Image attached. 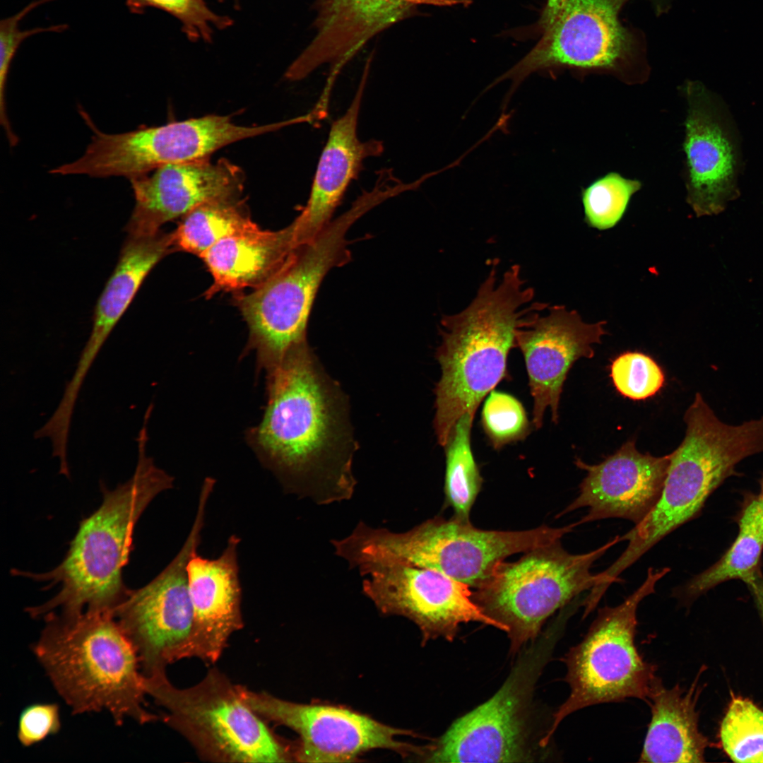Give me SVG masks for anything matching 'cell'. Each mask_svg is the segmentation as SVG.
Masks as SVG:
<instances>
[{
  "label": "cell",
  "mask_w": 763,
  "mask_h": 763,
  "mask_svg": "<svg viewBox=\"0 0 763 763\" xmlns=\"http://www.w3.org/2000/svg\"><path fill=\"white\" fill-rule=\"evenodd\" d=\"M268 402L247 434L262 463L285 491L319 504L350 499L353 440L341 391L307 341L266 370Z\"/></svg>",
  "instance_id": "obj_1"
},
{
  "label": "cell",
  "mask_w": 763,
  "mask_h": 763,
  "mask_svg": "<svg viewBox=\"0 0 763 763\" xmlns=\"http://www.w3.org/2000/svg\"><path fill=\"white\" fill-rule=\"evenodd\" d=\"M499 260L480 284L475 297L463 310L444 315L436 358L441 377L434 389V428L444 447L458 420L475 415L485 397L508 378L507 357L516 348L518 329L532 324L547 303L533 302L532 288H524L521 266H511L497 283Z\"/></svg>",
  "instance_id": "obj_2"
},
{
  "label": "cell",
  "mask_w": 763,
  "mask_h": 763,
  "mask_svg": "<svg viewBox=\"0 0 763 763\" xmlns=\"http://www.w3.org/2000/svg\"><path fill=\"white\" fill-rule=\"evenodd\" d=\"M147 429L140 430L138 461L132 476L114 490L102 483L100 506L79 525L62 562L45 573L23 572L59 591L45 603L28 608L33 617L57 615L73 617L113 610L129 589L122 580L135 525L150 502L173 486L174 479L146 453Z\"/></svg>",
  "instance_id": "obj_3"
},
{
  "label": "cell",
  "mask_w": 763,
  "mask_h": 763,
  "mask_svg": "<svg viewBox=\"0 0 763 763\" xmlns=\"http://www.w3.org/2000/svg\"><path fill=\"white\" fill-rule=\"evenodd\" d=\"M44 619L34 653L73 714L107 711L117 725L160 719L146 709L138 653L112 611Z\"/></svg>",
  "instance_id": "obj_4"
},
{
  "label": "cell",
  "mask_w": 763,
  "mask_h": 763,
  "mask_svg": "<svg viewBox=\"0 0 763 763\" xmlns=\"http://www.w3.org/2000/svg\"><path fill=\"white\" fill-rule=\"evenodd\" d=\"M687 428L670 460L661 495L647 516L620 536L628 541L606 569L610 581L669 533L695 518L706 499L728 478L740 475L737 465L763 453V417L738 425L722 422L697 393L684 415Z\"/></svg>",
  "instance_id": "obj_5"
},
{
  "label": "cell",
  "mask_w": 763,
  "mask_h": 763,
  "mask_svg": "<svg viewBox=\"0 0 763 763\" xmlns=\"http://www.w3.org/2000/svg\"><path fill=\"white\" fill-rule=\"evenodd\" d=\"M577 526H541L524 531L478 528L471 521L434 516L401 533L357 524L336 540V555L351 568L370 562H401L438 570L477 588L504 560L562 539Z\"/></svg>",
  "instance_id": "obj_6"
},
{
  "label": "cell",
  "mask_w": 763,
  "mask_h": 763,
  "mask_svg": "<svg viewBox=\"0 0 763 763\" xmlns=\"http://www.w3.org/2000/svg\"><path fill=\"white\" fill-rule=\"evenodd\" d=\"M619 13L606 0H547L537 22V43L483 93L509 80L504 111L522 82L536 72L569 69L642 83L650 73L644 34L624 24Z\"/></svg>",
  "instance_id": "obj_7"
},
{
  "label": "cell",
  "mask_w": 763,
  "mask_h": 763,
  "mask_svg": "<svg viewBox=\"0 0 763 763\" xmlns=\"http://www.w3.org/2000/svg\"><path fill=\"white\" fill-rule=\"evenodd\" d=\"M148 695L165 709V723L182 735L198 756L212 762H289L293 747L243 700L217 668L197 684L179 688L166 673L145 676Z\"/></svg>",
  "instance_id": "obj_8"
},
{
  "label": "cell",
  "mask_w": 763,
  "mask_h": 763,
  "mask_svg": "<svg viewBox=\"0 0 763 763\" xmlns=\"http://www.w3.org/2000/svg\"><path fill=\"white\" fill-rule=\"evenodd\" d=\"M670 571L649 568L641 586L620 604L598 610L583 639L563 659L570 693L554 714L540 746L548 744L563 719L581 709L629 698L648 702L658 676L656 666L643 658L635 644L637 611Z\"/></svg>",
  "instance_id": "obj_9"
},
{
  "label": "cell",
  "mask_w": 763,
  "mask_h": 763,
  "mask_svg": "<svg viewBox=\"0 0 763 763\" xmlns=\"http://www.w3.org/2000/svg\"><path fill=\"white\" fill-rule=\"evenodd\" d=\"M617 536L590 552L572 554L561 539L524 552L517 561L502 562L472 593L489 617L504 625L516 653L537 639L546 620L596 584L591 568L611 547Z\"/></svg>",
  "instance_id": "obj_10"
},
{
  "label": "cell",
  "mask_w": 763,
  "mask_h": 763,
  "mask_svg": "<svg viewBox=\"0 0 763 763\" xmlns=\"http://www.w3.org/2000/svg\"><path fill=\"white\" fill-rule=\"evenodd\" d=\"M549 640L548 634L532 644L492 697L457 718L439 738L422 748L420 756L424 761H534L529 740L528 709L536 682L548 657Z\"/></svg>",
  "instance_id": "obj_11"
},
{
  "label": "cell",
  "mask_w": 763,
  "mask_h": 763,
  "mask_svg": "<svg viewBox=\"0 0 763 763\" xmlns=\"http://www.w3.org/2000/svg\"><path fill=\"white\" fill-rule=\"evenodd\" d=\"M373 207L368 196H359L313 239L297 246L277 272L248 295V314L263 335L281 343L306 337L308 319L324 278L331 268L350 260L348 230Z\"/></svg>",
  "instance_id": "obj_12"
},
{
  "label": "cell",
  "mask_w": 763,
  "mask_h": 763,
  "mask_svg": "<svg viewBox=\"0 0 763 763\" xmlns=\"http://www.w3.org/2000/svg\"><path fill=\"white\" fill-rule=\"evenodd\" d=\"M293 124L296 118L247 126L233 123L227 116L210 114L120 134H107L95 127L85 163L94 177L130 179L167 164L209 158L225 146Z\"/></svg>",
  "instance_id": "obj_13"
},
{
  "label": "cell",
  "mask_w": 763,
  "mask_h": 763,
  "mask_svg": "<svg viewBox=\"0 0 763 763\" xmlns=\"http://www.w3.org/2000/svg\"><path fill=\"white\" fill-rule=\"evenodd\" d=\"M207 503L199 500L190 532L168 565L146 586L130 590L112 611L146 677L165 673L169 664L185 658L194 619L187 567L201 542Z\"/></svg>",
  "instance_id": "obj_14"
},
{
  "label": "cell",
  "mask_w": 763,
  "mask_h": 763,
  "mask_svg": "<svg viewBox=\"0 0 763 763\" xmlns=\"http://www.w3.org/2000/svg\"><path fill=\"white\" fill-rule=\"evenodd\" d=\"M357 569L363 577V593L382 613L415 622L423 643L438 637L452 641L459 626L470 622L507 632L475 603L468 585L438 570L390 562L366 563Z\"/></svg>",
  "instance_id": "obj_15"
},
{
  "label": "cell",
  "mask_w": 763,
  "mask_h": 763,
  "mask_svg": "<svg viewBox=\"0 0 763 763\" xmlns=\"http://www.w3.org/2000/svg\"><path fill=\"white\" fill-rule=\"evenodd\" d=\"M245 703L265 721L286 726L299 735L294 761L300 762H355L375 749L401 755L418 753L420 747L399 741L409 734L350 709L323 704H301L254 692L239 685Z\"/></svg>",
  "instance_id": "obj_16"
},
{
  "label": "cell",
  "mask_w": 763,
  "mask_h": 763,
  "mask_svg": "<svg viewBox=\"0 0 763 763\" xmlns=\"http://www.w3.org/2000/svg\"><path fill=\"white\" fill-rule=\"evenodd\" d=\"M681 90L687 201L698 217L716 215L740 196L738 138L724 103L702 83L686 81Z\"/></svg>",
  "instance_id": "obj_17"
},
{
  "label": "cell",
  "mask_w": 763,
  "mask_h": 763,
  "mask_svg": "<svg viewBox=\"0 0 763 763\" xmlns=\"http://www.w3.org/2000/svg\"><path fill=\"white\" fill-rule=\"evenodd\" d=\"M135 204L125 230L130 237L151 236L160 227L212 201L237 199L244 174L227 159L167 164L129 179Z\"/></svg>",
  "instance_id": "obj_18"
},
{
  "label": "cell",
  "mask_w": 763,
  "mask_h": 763,
  "mask_svg": "<svg viewBox=\"0 0 763 763\" xmlns=\"http://www.w3.org/2000/svg\"><path fill=\"white\" fill-rule=\"evenodd\" d=\"M548 314L536 318L531 325L518 329L516 345L521 351L533 399V425L540 429L549 407L552 420L557 423L562 387L573 364L579 358L594 355L592 345L601 343L606 333L602 321H583L576 310L564 305L548 306Z\"/></svg>",
  "instance_id": "obj_19"
},
{
  "label": "cell",
  "mask_w": 763,
  "mask_h": 763,
  "mask_svg": "<svg viewBox=\"0 0 763 763\" xmlns=\"http://www.w3.org/2000/svg\"><path fill=\"white\" fill-rule=\"evenodd\" d=\"M670 454L654 456L642 454L634 440L625 442L615 453L598 464L576 458L575 465L586 472L579 493L557 517L588 508L579 525L618 518L641 523L654 507L662 492Z\"/></svg>",
  "instance_id": "obj_20"
},
{
  "label": "cell",
  "mask_w": 763,
  "mask_h": 763,
  "mask_svg": "<svg viewBox=\"0 0 763 763\" xmlns=\"http://www.w3.org/2000/svg\"><path fill=\"white\" fill-rule=\"evenodd\" d=\"M421 0H317V32L285 72L299 81L329 64L333 81L378 33L413 13Z\"/></svg>",
  "instance_id": "obj_21"
},
{
  "label": "cell",
  "mask_w": 763,
  "mask_h": 763,
  "mask_svg": "<svg viewBox=\"0 0 763 763\" xmlns=\"http://www.w3.org/2000/svg\"><path fill=\"white\" fill-rule=\"evenodd\" d=\"M240 542V538L232 534L218 558H205L195 551L188 562L194 619L185 658L215 663L231 635L244 627L238 560Z\"/></svg>",
  "instance_id": "obj_22"
},
{
  "label": "cell",
  "mask_w": 763,
  "mask_h": 763,
  "mask_svg": "<svg viewBox=\"0 0 763 763\" xmlns=\"http://www.w3.org/2000/svg\"><path fill=\"white\" fill-rule=\"evenodd\" d=\"M365 78L361 81L346 112L331 126L319 158L306 206L293 221L299 244L313 239L331 220L348 186L362 169L363 161L379 155L382 142H362L357 134Z\"/></svg>",
  "instance_id": "obj_23"
},
{
  "label": "cell",
  "mask_w": 763,
  "mask_h": 763,
  "mask_svg": "<svg viewBox=\"0 0 763 763\" xmlns=\"http://www.w3.org/2000/svg\"><path fill=\"white\" fill-rule=\"evenodd\" d=\"M298 245L293 222L276 231L255 224L220 240L200 256L213 277L206 295L260 286Z\"/></svg>",
  "instance_id": "obj_24"
},
{
  "label": "cell",
  "mask_w": 763,
  "mask_h": 763,
  "mask_svg": "<svg viewBox=\"0 0 763 763\" xmlns=\"http://www.w3.org/2000/svg\"><path fill=\"white\" fill-rule=\"evenodd\" d=\"M697 680L688 690L679 684L666 688L660 678L649 698L651 718L639 756L640 762H702L708 741L699 730Z\"/></svg>",
  "instance_id": "obj_25"
},
{
  "label": "cell",
  "mask_w": 763,
  "mask_h": 763,
  "mask_svg": "<svg viewBox=\"0 0 763 763\" xmlns=\"http://www.w3.org/2000/svg\"><path fill=\"white\" fill-rule=\"evenodd\" d=\"M176 250L173 232L128 236L116 267L95 306L93 328L83 350L97 356L146 277L167 254Z\"/></svg>",
  "instance_id": "obj_26"
},
{
  "label": "cell",
  "mask_w": 763,
  "mask_h": 763,
  "mask_svg": "<svg viewBox=\"0 0 763 763\" xmlns=\"http://www.w3.org/2000/svg\"><path fill=\"white\" fill-rule=\"evenodd\" d=\"M738 533L733 543L715 564L694 576L676 593L694 598L721 583L740 579L746 583L761 572L763 552V498L747 493L736 516Z\"/></svg>",
  "instance_id": "obj_27"
},
{
  "label": "cell",
  "mask_w": 763,
  "mask_h": 763,
  "mask_svg": "<svg viewBox=\"0 0 763 763\" xmlns=\"http://www.w3.org/2000/svg\"><path fill=\"white\" fill-rule=\"evenodd\" d=\"M255 224L239 199L208 202L184 216L173 232L175 246L200 257L220 240Z\"/></svg>",
  "instance_id": "obj_28"
},
{
  "label": "cell",
  "mask_w": 763,
  "mask_h": 763,
  "mask_svg": "<svg viewBox=\"0 0 763 763\" xmlns=\"http://www.w3.org/2000/svg\"><path fill=\"white\" fill-rule=\"evenodd\" d=\"M475 415L465 413L456 422L446 444L444 478V504L454 511V517L471 521L472 507L483 482L471 448V429Z\"/></svg>",
  "instance_id": "obj_29"
},
{
  "label": "cell",
  "mask_w": 763,
  "mask_h": 763,
  "mask_svg": "<svg viewBox=\"0 0 763 763\" xmlns=\"http://www.w3.org/2000/svg\"><path fill=\"white\" fill-rule=\"evenodd\" d=\"M719 736L733 761L763 763V711L752 702L740 697L732 699Z\"/></svg>",
  "instance_id": "obj_30"
},
{
  "label": "cell",
  "mask_w": 763,
  "mask_h": 763,
  "mask_svg": "<svg viewBox=\"0 0 763 763\" xmlns=\"http://www.w3.org/2000/svg\"><path fill=\"white\" fill-rule=\"evenodd\" d=\"M641 187L637 179L610 172L583 189L581 199L587 224L598 230L613 227L622 218L632 196Z\"/></svg>",
  "instance_id": "obj_31"
},
{
  "label": "cell",
  "mask_w": 763,
  "mask_h": 763,
  "mask_svg": "<svg viewBox=\"0 0 763 763\" xmlns=\"http://www.w3.org/2000/svg\"><path fill=\"white\" fill-rule=\"evenodd\" d=\"M488 394L482 410L481 423L491 446L498 450L524 440L529 434L531 426L521 403L509 394L494 389Z\"/></svg>",
  "instance_id": "obj_32"
},
{
  "label": "cell",
  "mask_w": 763,
  "mask_h": 763,
  "mask_svg": "<svg viewBox=\"0 0 763 763\" xmlns=\"http://www.w3.org/2000/svg\"><path fill=\"white\" fill-rule=\"evenodd\" d=\"M610 375L617 391L634 401L654 396L665 382L657 362L639 352H626L617 357L610 365Z\"/></svg>",
  "instance_id": "obj_33"
},
{
  "label": "cell",
  "mask_w": 763,
  "mask_h": 763,
  "mask_svg": "<svg viewBox=\"0 0 763 763\" xmlns=\"http://www.w3.org/2000/svg\"><path fill=\"white\" fill-rule=\"evenodd\" d=\"M126 4L136 14L149 7L171 14L182 23L184 32L191 40L210 42L213 27L223 29L232 24L228 17L211 11L204 0H126Z\"/></svg>",
  "instance_id": "obj_34"
},
{
  "label": "cell",
  "mask_w": 763,
  "mask_h": 763,
  "mask_svg": "<svg viewBox=\"0 0 763 763\" xmlns=\"http://www.w3.org/2000/svg\"><path fill=\"white\" fill-rule=\"evenodd\" d=\"M52 1L54 0H35L15 15L0 22V120L10 143L16 142L18 137L13 131L7 115L6 89L8 71L18 47L26 38L33 35L46 32H61L68 28L66 24H59L20 30V22L35 8Z\"/></svg>",
  "instance_id": "obj_35"
},
{
  "label": "cell",
  "mask_w": 763,
  "mask_h": 763,
  "mask_svg": "<svg viewBox=\"0 0 763 763\" xmlns=\"http://www.w3.org/2000/svg\"><path fill=\"white\" fill-rule=\"evenodd\" d=\"M60 728L58 704L35 703L25 707L20 714L17 738L23 746L30 747L57 734Z\"/></svg>",
  "instance_id": "obj_36"
},
{
  "label": "cell",
  "mask_w": 763,
  "mask_h": 763,
  "mask_svg": "<svg viewBox=\"0 0 763 763\" xmlns=\"http://www.w3.org/2000/svg\"><path fill=\"white\" fill-rule=\"evenodd\" d=\"M752 596L755 605L763 620V576L761 572L745 583Z\"/></svg>",
  "instance_id": "obj_37"
},
{
  "label": "cell",
  "mask_w": 763,
  "mask_h": 763,
  "mask_svg": "<svg viewBox=\"0 0 763 763\" xmlns=\"http://www.w3.org/2000/svg\"><path fill=\"white\" fill-rule=\"evenodd\" d=\"M615 9L620 12L622 7L629 0H606ZM657 16L667 13L672 6L673 0H648Z\"/></svg>",
  "instance_id": "obj_38"
},
{
  "label": "cell",
  "mask_w": 763,
  "mask_h": 763,
  "mask_svg": "<svg viewBox=\"0 0 763 763\" xmlns=\"http://www.w3.org/2000/svg\"><path fill=\"white\" fill-rule=\"evenodd\" d=\"M759 485H760V494L759 495L763 498V474H762L761 478L759 480Z\"/></svg>",
  "instance_id": "obj_39"
},
{
  "label": "cell",
  "mask_w": 763,
  "mask_h": 763,
  "mask_svg": "<svg viewBox=\"0 0 763 763\" xmlns=\"http://www.w3.org/2000/svg\"><path fill=\"white\" fill-rule=\"evenodd\" d=\"M384 171H386V172H389L391 173V171H389V170H385ZM391 174H392V173H391ZM392 175H393V174H392ZM398 180H399V179H398ZM403 184H405V186H406V191H407V190H408V186H407V184H406V183H404V182H403Z\"/></svg>",
  "instance_id": "obj_40"
}]
</instances>
